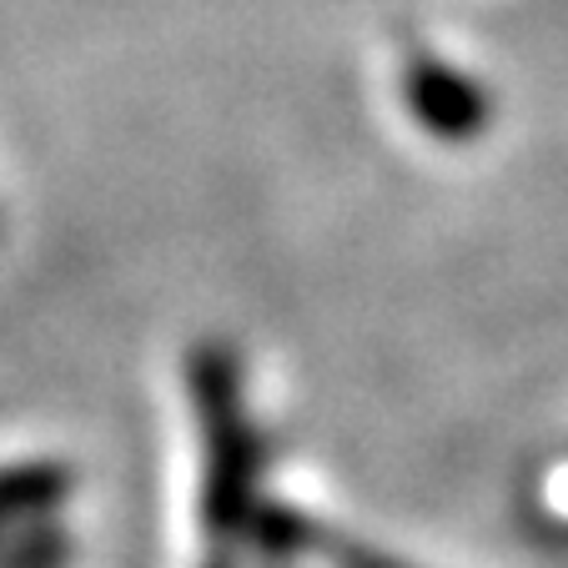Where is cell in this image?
I'll return each instance as SVG.
<instances>
[{
  "label": "cell",
  "instance_id": "6da1fadb",
  "mask_svg": "<svg viewBox=\"0 0 568 568\" xmlns=\"http://www.w3.org/2000/svg\"><path fill=\"white\" fill-rule=\"evenodd\" d=\"M192 397L202 418V524L212 558L202 568H236V548L257 514V438L242 403V373L226 347L192 357Z\"/></svg>",
  "mask_w": 568,
  "mask_h": 568
},
{
  "label": "cell",
  "instance_id": "7a4b0ae2",
  "mask_svg": "<svg viewBox=\"0 0 568 568\" xmlns=\"http://www.w3.org/2000/svg\"><path fill=\"white\" fill-rule=\"evenodd\" d=\"M403 97H408V111L418 116V126L443 141L478 136L483 121H488V97L473 87L468 75L448 71V65L433 61V55L413 61L408 81H403Z\"/></svg>",
  "mask_w": 568,
  "mask_h": 568
},
{
  "label": "cell",
  "instance_id": "3957f363",
  "mask_svg": "<svg viewBox=\"0 0 568 568\" xmlns=\"http://www.w3.org/2000/svg\"><path fill=\"white\" fill-rule=\"evenodd\" d=\"M71 488V473L61 463H16V468H0V528L36 518L55 504V498Z\"/></svg>",
  "mask_w": 568,
  "mask_h": 568
},
{
  "label": "cell",
  "instance_id": "277c9868",
  "mask_svg": "<svg viewBox=\"0 0 568 568\" xmlns=\"http://www.w3.org/2000/svg\"><path fill=\"white\" fill-rule=\"evenodd\" d=\"M61 558H65L61 538H55V534H41V538H31V544L16 548V558H11L6 568H61Z\"/></svg>",
  "mask_w": 568,
  "mask_h": 568
},
{
  "label": "cell",
  "instance_id": "5b68a950",
  "mask_svg": "<svg viewBox=\"0 0 568 568\" xmlns=\"http://www.w3.org/2000/svg\"><path fill=\"white\" fill-rule=\"evenodd\" d=\"M327 558H333V568H408L387 554H373V548H363V544H343V538L327 544Z\"/></svg>",
  "mask_w": 568,
  "mask_h": 568
}]
</instances>
